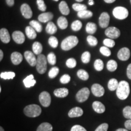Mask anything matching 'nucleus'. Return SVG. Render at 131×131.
I'll return each mask as SVG.
<instances>
[{
    "mask_svg": "<svg viewBox=\"0 0 131 131\" xmlns=\"http://www.w3.org/2000/svg\"><path fill=\"white\" fill-rule=\"evenodd\" d=\"M100 51L102 55H104L106 57H109L111 55V50L109 49V47L106 46L101 47L100 49Z\"/></svg>",
    "mask_w": 131,
    "mask_h": 131,
    "instance_id": "45",
    "label": "nucleus"
},
{
    "mask_svg": "<svg viewBox=\"0 0 131 131\" xmlns=\"http://www.w3.org/2000/svg\"><path fill=\"white\" fill-rule=\"evenodd\" d=\"M0 39L1 41L4 43H9L10 41V36L7 29L2 28L0 30Z\"/></svg>",
    "mask_w": 131,
    "mask_h": 131,
    "instance_id": "15",
    "label": "nucleus"
},
{
    "mask_svg": "<svg viewBox=\"0 0 131 131\" xmlns=\"http://www.w3.org/2000/svg\"><path fill=\"white\" fill-rule=\"evenodd\" d=\"M103 44H104V46L107 47H113L115 45V42L111 38L105 39V40L103 41Z\"/></svg>",
    "mask_w": 131,
    "mask_h": 131,
    "instance_id": "46",
    "label": "nucleus"
},
{
    "mask_svg": "<svg viewBox=\"0 0 131 131\" xmlns=\"http://www.w3.org/2000/svg\"><path fill=\"white\" fill-rule=\"evenodd\" d=\"M127 76L129 79L131 80V64H129L127 68Z\"/></svg>",
    "mask_w": 131,
    "mask_h": 131,
    "instance_id": "52",
    "label": "nucleus"
},
{
    "mask_svg": "<svg viewBox=\"0 0 131 131\" xmlns=\"http://www.w3.org/2000/svg\"><path fill=\"white\" fill-rule=\"evenodd\" d=\"M36 68H37L38 72L40 74H43L46 72L47 60L46 57L42 54H40L38 55Z\"/></svg>",
    "mask_w": 131,
    "mask_h": 131,
    "instance_id": "4",
    "label": "nucleus"
},
{
    "mask_svg": "<svg viewBox=\"0 0 131 131\" xmlns=\"http://www.w3.org/2000/svg\"><path fill=\"white\" fill-rule=\"evenodd\" d=\"M59 9H60V11L61 14L64 15H68L70 13V10L68 6V4L64 1H61L59 4Z\"/></svg>",
    "mask_w": 131,
    "mask_h": 131,
    "instance_id": "23",
    "label": "nucleus"
},
{
    "mask_svg": "<svg viewBox=\"0 0 131 131\" xmlns=\"http://www.w3.org/2000/svg\"><path fill=\"white\" fill-rule=\"evenodd\" d=\"M91 91L92 94L95 96L100 97L104 94V88L99 84H94L92 85L91 88Z\"/></svg>",
    "mask_w": 131,
    "mask_h": 131,
    "instance_id": "12",
    "label": "nucleus"
},
{
    "mask_svg": "<svg viewBox=\"0 0 131 131\" xmlns=\"http://www.w3.org/2000/svg\"><path fill=\"white\" fill-rule=\"evenodd\" d=\"M60 82L63 84H68L70 81V77L68 74H64L60 78Z\"/></svg>",
    "mask_w": 131,
    "mask_h": 131,
    "instance_id": "48",
    "label": "nucleus"
},
{
    "mask_svg": "<svg viewBox=\"0 0 131 131\" xmlns=\"http://www.w3.org/2000/svg\"><path fill=\"white\" fill-rule=\"evenodd\" d=\"M88 3H89L90 6H92V5L94 4V0H89V2H88Z\"/></svg>",
    "mask_w": 131,
    "mask_h": 131,
    "instance_id": "56",
    "label": "nucleus"
},
{
    "mask_svg": "<svg viewBox=\"0 0 131 131\" xmlns=\"http://www.w3.org/2000/svg\"><path fill=\"white\" fill-rule=\"evenodd\" d=\"M6 2L7 3L8 6L11 7V6H13L14 5L15 1L14 0H6Z\"/></svg>",
    "mask_w": 131,
    "mask_h": 131,
    "instance_id": "53",
    "label": "nucleus"
},
{
    "mask_svg": "<svg viewBox=\"0 0 131 131\" xmlns=\"http://www.w3.org/2000/svg\"><path fill=\"white\" fill-rule=\"evenodd\" d=\"M90 95V91L88 88H83L78 92L76 95V99L78 102L83 103L88 99Z\"/></svg>",
    "mask_w": 131,
    "mask_h": 131,
    "instance_id": "6",
    "label": "nucleus"
},
{
    "mask_svg": "<svg viewBox=\"0 0 131 131\" xmlns=\"http://www.w3.org/2000/svg\"><path fill=\"white\" fill-rule=\"evenodd\" d=\"M37 3L38 5V8L42 12H45L46 10V6L45 1L43 0H37Z\"/></svg>",
    "mask_w": 131,
    "mask_h": 131,
    "instance_id": "47",
    "label": "nucleus"
},
{
    "mask_svg": "<svg viewBox=\"0 0 131 131\" xmlns=\"http://www.w3.org/2000/svg\"><path fill=\"white\" fill-rule=\"evenodd\" d=\"M119 83L118 82L117 80L115 78H112L109 81L108 83V89L111 91H114L117 90L118 86Z\"/></svg>",
    "mask_w": 131,
    "mask_h": 131,
    "instance_id": "30",
    "label": "nucleus"
},
{
    "mask_svg": "<svg viewBox=\"0 0 131 131\" xmlns=\"http://www.w3.org/2000/svg\"><path fill=\"white\" fill-rule=\"evenodd\" d=\"M118 58L122 61H127L130 56V50L127 47L122 48L118 52Z\"/></svg>",
    "mask_w": 131,
    "mask_h": 131,
    "instance_id": "10",
    "label": "nucleus"
},
{
    "mask_svg": "<svg viewBox=\"0 0 131 131\" xmlns=\"http://www.w3.org/2000/svg\"><path fill=\"white\" fill-rule=\"evenodd\" d=\"M3 52L2 50H0V61L3 60Z\"/></svg>",
    "mask_w": 131,
    "mask_h": 131,
    "instance_id": "55",
    "label": "nucleus"
},
{
    "mask_svg": "<svg viewBox=\"0 0 131 131\" xmlns=\"http://www.w3.org/2000/svg\"><path fill=\"white\" fill-rule=\"evenodd\" d=\"M23 83L26 88H29L34 86L36 84V81L34 80V77L33 75H30L23 80Z\"/></svg>",
    "mask_w": 131,
    "mask_h": 131,
    "instance_id": "20",
    "label": "nucleus"
},
{
    "mask_svg": "<svg viewBox=\"0 0 131 131\" xmlns=\"http://www.w3.org/2000/svg\"><path fill=\"white\" fill-rule=\"evenodd\" d=\"M66 64L69 68H74L77 66V61L74 58H70L67 60Z\"/></svg>",
    "mask_w": 131,
    "mask_h": 131,
    "instance_id": "44",
    "label": "nucleus"
},
{
    "mask_svg": "<svg viewBox=\"0 0 131 131\" xmlns=\"http://www.w3.org/2000/svg\"><path fill=\"white\" fill-rule=\"evenodd\" d=\"M46 31L47 34L52 35V34H55L57 32V27L53 22L49 21L48 24H47L46 27Z\"/></svg>",
    "mask_w": 131,
    "mask_h": 131,
    "instance_id": "24",
    "label": "nucleus"
},
{
    "mask_svg": "<svg viewBox=\"0 0 131 131\" xmlns=\"http://www.w3.org/2000/svg\"><path fill=\"white\" fill-rule=\"evenodd\" d=\"M24 57H25L26 61L28 62V63L31 66H35L37 65V59L36 58L35 54L32 53V52L29 51V50L26 51L24 52Z\"/></svg>",
    "mask_w": 131,
    "mask_h": 131,
    "instance_id": "13",
    "label": "nucleus"
},
{
    "mask_svg": "<svg viewBox=\"0 0 131 131\" xmlns=\"http://www.w3.org/2000/svg\"><path fill=\"white\" fill-rule=\"evenodd\" d=\"M83 111L81 108L79 107H75L70 109L68 113V115L70 118L79 117L83 115Z\"/></svg>",
    "mask_w": 131,
    "mask_h": 131,
    "instance_id": "16",
    "label": "nucleus"
},
{
    "mask_svg": "<svg viewBox=\"0 0 131 131\" xmlns=\"http://www.w3.org/2000/svg\"><path fill=\"white\" fill-rule=\"evenodd\" d=\"M21 12L26 19H30L33 15V12L30 6L27 4H23L21 6Z\"/></svg>",
    "mask_w": 131,
    "mask_h": 131,
    "instance_id": "11",
    "label": "nucleus"
},
{
    "mask_svg": "<svg viewBox=\"0 0 131 131\" xmlns=\"http://www.w3.org/2000/svg\"><path fill=\"white\" fill-rule=\"evenodd\" d=\"M53 15L51 12H46L42 13L38 16V20L41 23H47L49 21H51V19L53 18Z\"/></svg>",
    "mask_w": 131,
    "mask_h": 131,
    "instance_id": "18",
    "label": "nucleus"
},
{
    "mask_svg": "<svg viewBox=\"0 0 131 131\" xmlns=\"http://www.w3.org/2000/svg\"><path fill=\"white\" fill-rule=\"evenodd\" d=\"M92 107L95 111V112L98 113V114H102L106 110L105 106L102 103L100 102V101H94L92 104Z\"/></svg>",
    "mask_w": 131,
    "mask_h": 131,
    "instance_id": "19",
    "label": "nucleus"
},
{
    "mask_svg": "<svg viewBox=\"0 0 131 131\" xmlns=\"http://www.w3.org/2000/svg\"><path fill=\"white\" fill-rule=\"evenodd\" d=\"M104 2H106V3H109V4H110V3H112L115 2L116 0H104Z\"/></svg>",
    "mask_w": 131,
    "mask_h": 131,
    "instance_id": "54",
    "label": "nucleus"
},
{
    "mask_svg": "<svg viewBox=\"0 0 131 131\" xmlns=\"http://www.w3.org/2000/svg\"><path fill=\"white\" fill-rule=\"evenodd\" d=\"M11 61L15 65H18L23 61L22 55L18 52H14L11 54Z\"/></svg>",
    "mask_w": 131,
    "mask_h": 131,
    "instance_id": "17",
    "label": "nucleus"
},
{
    "mask_svg": "<svg viewBox=\"0 0 131 131\" xmlns=\"http://www.w3.org/2000/svg\"><path fill=\"white\" fill-rule=\"evenodd\" d=\"M30 26L32 27L37 32H41L42 30V27L38 21L35 20H32L29 23Z\"/></svg>",
    "mask_w": 131,
    "mask_h": 131,
    "instance_id": "31",
    "label": "nucleus"
},
{
    "mask_svg": "<svg viewBox=\"0 0 131 131\" xmlns=\"http://www.w3.org/2000/svg\"><path fill=\"white\" fill-rule=\"evenodd\" d=\"M78 43V39L76 36H69L64 40L61 44V47L63 50L68 51L76 46Z\"/></svg>",
    "mask_w": 131,
    "mask_h": 131,
    "instance_id": "2",
    "label": "nucleus"
},
{
    "mask_svg": "<svg viewBox=\"0 0 131 131\" xmlns=\"http://www.w3.org/2000/svg\"><path fill=\"white\" fill-rule=\"evenodd\" d=\"M96 29H97L96 25L95 23H88L86 26V32L89 34H95L96 31Z\"/></svg>",
    "mask_w": 131,
    "mask_h": 131,
    "instance_id": "28",
    "label": "nucleus"
},
{
    "mask_svg": "<svg viewBox=\"0 0 131 131\" xmlns=\"http://www.w3.org/2000/svg\"><path fill=\"white\" fill-rule=\"evenodd\" d=\"M48 42L49 45H50L52 47H53V48H56L58 45V40H57L56 37H53V36H52V37L49 38Z\"/></svg>",
    "mask_w": 131,
    "mask_h": 131,
    "instance_id": "40",
    "label": "nucleus"
},
{
    "mask_svg": "<svg viewBox=\"0 0 131 131\" xmlns=\"http://www.w3.org/2000/svg\"><path fill=\"white\" fill-rule=\"evenodd\" d=\"M54 95L58 98H64L69 94V91L66 88H59L54 91Z\"/></svg>",
    "mask_w": 131,
    "mask_h": 131,
    "instance_id": "21",
    "label": "nucleus"
},
{
    "mask_svg": "<svg viewBox=\"0 0 131 131\" xmlns=\"http://www.w3.org/2000/svg\"><path fill=\"white\" fill-rule=\"evenodd\" d=\"M123 115L124 118L129 119H131V107L130 106H126L123 109Z\"/></svg>",
    "mask_w": 131,
    "mask_h": 131,
    "instance_id": "43",
    "label": "nucleus"
},
{
    "mask_svg": "<svg viewBox=\"0 0 131 131\" xmlns=\"http://www.w3.org/2000/svg\"><path fill=\"white\" fill-rule=\"evenodd\" d=\"M110 16L107 12H103L99 18V24L101 28H106L109 24Z\"/></svg>",
    "mask_w": 131,
    "mask_h": 131,
    "instance_id": "9",
    "label": "nucleus"
},
{
    "mask_svg": "<svg viewBox=\"0 0 131 131\" xmlns=\"http://www.w3.org/2000/svg\"><path fill=\"white\" fill-rule=\"evenodd\" d=\"M77 15L80 18L86 19V18H91L93 16V13L90 10H84L80 11L78 12L77 14Z\"/></svg>",
    "mask_w": 131,
    "mask_h": 131,
    "instance_id": "27",
    "label": "nucleus"
},
{
    "mask_svg": "<svg viewBox=\"0 0 131 131\" xmlns=\"http://www.w3.org/2000/svg\"><path fill=\"white\" fill-rule=\"evenodd\" d=\"M116 131H129L127 129H123V128H119L117 130H116Z\"/></svg>",
    "mask_w": 131,
    "mask_h": 131,
    "instance_id": "57",
    "label": "nucleus"
},
{
    "mask_svg": "<svg viewBox=\"0 0 131 131\" xmlns=\"http://www.w3.org/2000/svg\"><path fill=\"white\" fill-rule=\"evenodd\" d=\"M32 50L35 55H40L42 51V46L40 42L36 41L33 44Z\"/></svg>",
    "mask_w": 131,
    "mask_h": 131,
    "instance_id": "26",
    "label": "nucleus"
},
{
    "mask_svg": "<svg viewBox=\"0 0 131 131\" xmlns=\"http://www.w3.org/2000/svg\"><path fill=\"white\" fill-rule=\"evenodd\" d=\"M37 31L35 29L33 28L31 26H27L26 27V34L27 37L29 38V39L31 40H34L37 37Z\"/></svg>",
    "mask_w": 131,
    "mask_h": 131,
    "instance_id": "22",
    "label": "nucleus"
},
{
    "mask_svg": "<svg viewBox=\"0 0 131 131\" xmlns=\"http://www.w3.org/2000/svg\"><path fill=\"white\" fill-rule=\"evenodd\" d=\"M118 67L117 63L115 60H109L107 63V69L110 72H114L117 70Z\"/></svg>",
    "mask_w": 131,
    "mask_h": 131,
    "instance_id": "32",
    "label": "nucleus"
},
{
    "mask_svg": "<svg viewBox=\"0 0 131 131\" xmlns=\"http://www.w3.org/2000/svg\"><path fill=\"white\" fill-rule=\"evenodd\" d=\"M70 131H87L86 129L80 125H75L72 126Z\"/></svg>",
    "mask_w": 131,
    "mask_h": 131,
    "instance_id": "50",
    "label": "nucleus"
},
{
    "mask_svg": "<svg viewBox=\"0 0 131 131\" xmlns=\"http://www.w3.org/2000/svg\"><path fill=\"white\" fill-rule=\"evenodd\" d=\"M87 41L91 46H95L98 44V40L95 37L92 35H89L87 37Z\"/></svg>",
    "mask_w": 131,
    "mask_h": 131,
    "instance_id": "41",
    "label": "nucleus"
},
{
    "mask_svg": "<svg viewBox=\"0 0 131 131\" xmlns=\"http://www.w3.org/2000/svg\"><path fill=\"white\" fill-rule=\"evenodd\" d=\"M0 77L4 80H10L13 79L15 77V73L14 72H5L1 73Z\"/></svg>",
    "mask_w": 131,
    "mask_h": 131,
    "instance_id": "34",
    "label": "nucleus"
},
{
    "mask_svg": "<svg viewBox=\"0 0 131 131\" xmlns=\"http://www.w3.org/2000/svg\"><path fill=\"white\" fill-rule=\"evenodd\" d=\"M109 127V125L107 123H103L100 125L95 131H107Z\"/></svg>",
    "mask_w": 131,
    "mask_h": 131,
    "instance_id": "49",
    "label": "nucleus"
},
{
    "mask_svg": "<svg viewBox=\"0 0 131 131\" xmlns=\"http://www.w3.org/2000/svg\"><path fill=\"white\" fill-rule=\"evenodd\" d=\"M59 73V68L57 67H53L49 72V77L50 78L56 77Z\"/></svg>",
    "mask_w": 131,
    "mask_h": 131,
    "instance_id": "42",
    "label": "nucleus"
},
{
    "mask_svg": "<svg viewBox=\"0 0 131 131\" xmlns=\"http://www.w3.org/2000/svg\"><path fill=\"white\" fill-rule=\"evenodd\" d=\"M91 60V53L89 52L86 51L82 54L81 55V61L83 63H88Z\"/></svg>",
    "mask_w": 131,
    "mask_h": 131,
    "instance_id": "39",
    "label": "nucleus"
},
{
    "mask_svg": "<svg viewBox=\"0 0 131 131\" xmlns=\"http://www.w3.org/2000/svg\"><path fill=\"white\" fill-rule=\"evenodd\" d=\"M77 1V2H79V3H80V2H81V1H83V0H76Z\"/></svg>",
    "mask_w": 131,
    "mask_h": 131,
    "instance_id": "59",
    "label": "nucleus"
},
{
    "mask_svg": "<svg viewBox=\"0 0 131 131\" xmlns=\"http://www.w3.org/2000/svg\"><path fill=\"white\" fill-rule=\"evenodd\" d=\"M57 24L61 29H66L68 26V21L64 16H60L57 20Z\"/></svg>",
    "mask_w": 131,
    "mask_h": 131,
    "instance_id": "25",
    "label": "nucleus"
},
{
    "mask_svg": "<svg viewBox=\"0 0 131 131\" xmlns=\"http://www.w3.org/2000/svg\"><path fill=\"white\" fill-rule=\"evenodd\" d=\"M47 60L48 63L51 65H54L56 64L57 62V58L53 52H50L48 54L47 57Z\"/></svg>",
    "mask_w": 131,
    "mask_h": 131,
    "instance_id": "37",
    "label": "nucleus"
},
{
    "mask_svg": "<svg viewBox=\"0 0 131 131\" xmlns=\"http://www.w3.org/2000/svg\"><path fill=\"white\" fill-rule=\"evenodd\" d=\"M41 108L37 104H30L24 109V114L29 117H38L41 114Z\"/></svg>",
    "mask_w": 131,
    "mask_h": 131,
    "instance_id": "3",
    "label": "nucleus"
},
{
    "mask_svg": "<svg viewBox=\"0 0 131 131\" xmlns=\"http://www.w3.org/2000/svg\"><path fill=\"white\" fill-rule=\"evenodd\" d=\"M113 15L118 19H124L128 16L129 12L126 8L118 6L113 10Z\"/></svg>",
    "mask_w": 131,
    "mask_h": 131,
    "instance_id": "5",
    "label": "nucleus"
},
{
    "mask_svg": "<svg viewBox=\"0 0 131 131\" xmlns=\"http://www.w3.org/2000/svg\"><path fill=\"white\" fill-rule=\"evenodd\" d=\"M77 76L78 77L82 80H84V81H86V80H88L89 79V73H88L86 70L83 69H80L77 72Z\"/></svg>",
    "mask_w": 131,
    "mask_h": 131,
    "instance_id": "33",
    "label": "nucleus"
},
{
    "mask_svg": "<svg viewBox=\"0 0 131 131\" xmlns=\"http://www.w3.org/2000/svg\"><path fill=\"white\" fill-rule=\"evenodd\" d=\"M124 126L127 130H131V119H128L124 123Z\"/></svg>",
    "mask_w": 131,
    "mask_h": 131,
    "instance_id": "51",
    "label": "nucleus"
},
{
    "mask_svg": "<svg viewBox=\"0 0 131 131\" xmlns=\"http://www.w3.org/2000/svg\"><path fill=\"white\" fill-rule=\"evenodd\" d=\"M94 68L97 71H101L104 68V64L103 62L100 59H97L94 62Z\"/></svg>",
    "mask_w": 131,
    "mask_h": 131,
    "instance_id": "36",
    "label": "nucleus"
},
{
    "mask_svg": "<svg viewBox=\"0 0 131 131\" xmlns=\"http://www.w3.org/2000/svg\"><path fill=\"white\" fill-rule=\"evenodd\" d=\"M105 34L111 39H117L120 36L121 32L118 29L115 27H109L105 30Z\"/></svg>",
    "mask_w": 131,
    "mask_h": 131,
    "instance_id": "8",
    "label": "nucleus"
},
{
    "mask_svg": "<svg viewBox=\"0 0 131 131\" xmlns=\"http://www.w3.org/2000/svg\"><path fill=\"white\" fill-rule=\"evenodd\" d=\"M72 8L74 10L77 12H80V11L84 10L87 9V6L86 5L80 4V3H75L72 5Z\"/></svg>",
    "mask_w": 131,
    "mask_h": 131,
    "instance_id": "35",
    "label": "nucleus"
},
{
    "mask_svg": "<svg viewBox=\"0 0 131 131\" xmlns=\"http://www.w3.org/2000/svg\"><path fill=\"white\" fill-rule=\"evenodd\" d=\"M0 131H4V129L3 128V127H0Z\"/></svg>",
    "mask_w": 131,
    "mask_h": 131,
    "instance_id": "58",
    "label": "nucleus"
},
{
    "mask_svg": "<svg viewBox=\"0 0 131 131\" xmlns=\"http://www.w3.org/2000/svg\"><path fill=\"white\" fill-rule=\"evenodd\" d=\"M12 38L17 44H23L25 41V36L21 31H15L12 34Z\"/></svg>",
    "mask_w": 131,
    "mask_h": 131,
    "instance_id": "14",
    "label": "nucleus"
},
{
    "mask_svg": "<svg viewBox=\"0 0 131 131\" xmlns=\"http://www.w3.org/2000/svg\"><path fill=\"white\" fill-rule=\"evenodd\" d=\"M39 100L42 106L47 107L50 106V103H51V96L49 92L44 91L40 94Z\"/></svg>",
    "mask_w": 131,
    "mask_h": 131,
    "instance_id": "7",
    "label": "nucleus"
},
{
    "mask_svg": "<svg viewBox=\"0 0 131 131\" xmlns=\"http://www.w3.org/2000/svg\"><path fill=\"white\" fill-rule=\"evenodd\" d=\"M53 1H58L59 0H53Z\"/></svg>",
    "mask_w": 131,
    "mask_h": 131,
    "instance_id": "61",
    "label": "nucleus"
},
{
    "mask_svg": "<svg viewBox=\"0 0 131 131\" xmlns=\"http://www.w3.org/2000/svg\"><path fill=\"white\" fill-rule=\"evenodd\" d=\"M53 127L49 123H42L38 127L37 131H52Z\"/></svg>",
    "mask_w": 131,
    "mask_h": 131,
    "instance_id": "29",
    "label": "nucleus"
},
{
    "mask_svg": "<svg viewBox=\"0 0 131 131\" xmlns=\"http://www.w3.org/2000/svg\"><path fill=\"white\" fill-rule=\"evenodd\" d=\"M130 4H131V0H130Z\"/></svg>",
    "mask_w": 131,
    "mask_h": 131,
    "instance_id": "62",
    "label": "nucleus"
},
{
    "mask_svg": "<svg viewBox=\"0 0 131 131\" xmlns=\"http://www.w3.org/2000/svg\"><path fill=\"white\" fill-rule=\"evenodd\" d=\"M1 92V87L0 86V92Z\"/></svg>",
    "mask_w": 131,
    "mask_h": 131,
    "instance_id": "60",
    "label": "nucleus"
},
{
    "mask_svg": "<svg viewBox=\"0 0 131 131\" xmlns=\"http://www.w3.org/2000/svg\"><path fill=\"white\" fill-rule=\"evenodd\" d=\"M116 94L119 99L122 100L126 99L130 94V87H129V83L126 81L119 82Z\"/></svg>",
    "mask_w": 131,
    "mask_h": 131,
    "instance_id": "1",
    "label": "nucleus"
},
{
    "mask_svg": "<svg viewBox=\"0 0 131 131\" xmlns=\"http://www.w3.org/2000/svg\"><path fill=\"white\" fill-rule=\"evenodd\" d=\"M82 23L79 20H75L72 23L71 28L73 31H78L81 29Z\"/></svg>",
    "mask_w": 131,
    "mask_h": 131,
    "instance_id": "38",
    "label": "nucleus"
}]
</instances>
